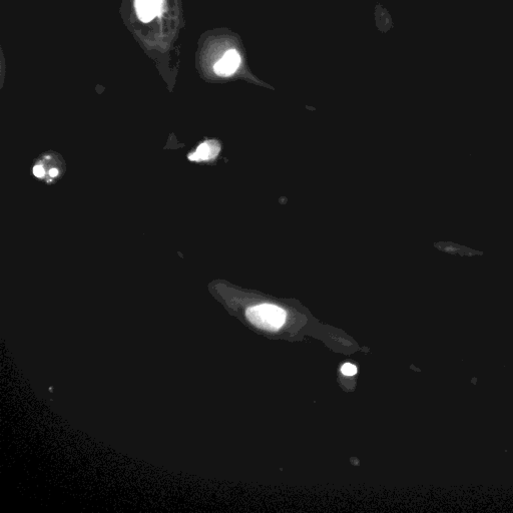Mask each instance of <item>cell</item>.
I'll list each match as a JSON object with an SVG mask.
<instances>
[{
    "mask_svg": "<svg viewBox=\"0 0 513 513\" xmlns=\"http://www.w3.org/2000/svg\"><path fill=\"white\" fill-rule=\"evenodd\" d=\"M245 316L255 327L267 331L279 330L286 320V312L282 308L271 304L250 307L245 311Z\"/></svg>",
    "mask_w": 513,
    "mask_h": 513,
    "instance_id": "6da1fadb",
    "label": "cell"
},
{
    "mask_svg": "<svg viewBox=\"0 0 513 513\" xmlns=\"http://www.w3.org/2000/svg\"><path fill=\"white\" fill-rule=\"evenodd\" d=\"M240 63V57L234 49H230L224 53L222 58L214 64V72L220 76H228L232 74Z\"/></svg>",
    "mask_w": 513,
    "mask_h": 513,
    "instance_id": "7a4b0ae2",
    "label": "cell"
},
{
    "mask_svg": "<svg viewBox=\"0 0 513 513\" xmlns=\"http://www.w3.org/2000/svg\"><path fill=\"white\" fill-rule=\"evenodd\" d=\"M162 0H135V8L138 18L143 22L150 21L160 13Z\"/></svg>",
    "mask_w": 513,
    "mask_h": 513,
    "instance_id": "3957f363",
    "label": "cell"
},
{
    "mask_svg": "<svg viewBox=\"0 0 513 513\" xmlns=\"http://www.w3.org/2000/svg\"><path fill=\"white\" fill-rule=\"evenodd\" d=\"M210 155L209 153V147L206 143H202L201 145L198 146L194 156H197V158L199 159H205V158H208Z\"/></svg>",
    "mask_w": 513,
    "mask_h": 513,
    "instance_id": "277c9868",
    "label": "cell"
},
{
    "mask_svg": "<svg viewBox=\"0 0 513 513\" xmlns=\"http://www.w3.org/2000/svg\"><path fill=\"white\" fill-rule=\"evenodd\" d=\"M341 372L346 376H353L357 373V367L351 363H345L341 367Z\"/></svg>",
    "mask_w": 513,
    "mask_h": 513,
    "instance_id": "5b68a950",
    "label": "cell"
},
{
    "mask_svg": "<svg viewBox=\"0 0 513 513\" xmlns=\"http://www.w3.org/2000/svg\"><path fill=\"white\" fill-rule=\"evenodd\" d=\"M33 174L36 176V177H42L44 175V169L42 166L40 165H35L33 167Z\"/></svg>",
    "mask_w": 513,
    "mask_h": 513,
    "instance_id": "8992f818",
    "label": "cell"
},
{
    "mask_svg": "<svg viewBox=\"0 0 513 513\" xmlns=\"http://www.w3.org/2000/svg\"><path fill=\"white\" fill-rule=\"evenodd\" d=\"M49 174H50V176H52V177H53V176H56V175L58 174V170H57L56 168H51V169L49 170Z\"/></svg>",
    "mask_w": 513,
    "mask_h": 513,
    "instance_id": "52a82bcc",
    "label": "cell"
}]
</instances>
